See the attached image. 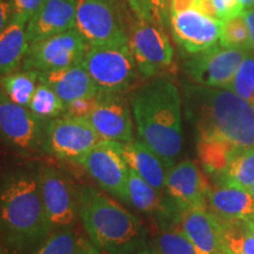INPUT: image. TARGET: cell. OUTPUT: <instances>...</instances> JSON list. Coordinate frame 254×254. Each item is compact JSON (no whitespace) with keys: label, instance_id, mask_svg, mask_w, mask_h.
Instances as JSON below:
<instances>
[{"label":"cell","instance_id":"obj_13","mask_svg":"<svg viewBox=\"0 0 254 254\" xmlns=\"http://www.w3.org/2000/svg\"><path fill=\"white\" fill-rule=\"evenodd\" d=\"M38 174L50 231L71 228L79 217L77 190L68 178L56 168L41 166Z\"/></svg>","mask_w":254,"mask_h":254},{"label":"cell","instance_id":"obj_32","mask_svg":"<svg viewBox=\"0 0 254 254\" xmlns=\"http://www.w3.org/2000/svg\"><path fill=\"white\" fill-rule=\"evenodd\" d=\"M44 0H9L12 19L28 23Z\"/></svg>","mask_w":254,"mask_h":254},{"label":"cell","instance_id":"obj_33","mask_svg":"<svg viewBox=\"0 0 254 254\" xmlns=\"http://www.w3.org/2000/svg\"><path fill=\"white\" fill-rule=\"evenodd\" d=\"M95 103H97V95L94 97L79 98L69 103L66 106V113L73 117H85L87 118L90 113L93 111Z\"/></svg>","mask_w":254,"mask_h":254},{"label":"cell","instance_id":"obj_37","mask_svg":"<svg viewBox=\"0 0 254 254\" xmlns=\"http://www.w3.org/2000/svg\"><path fill=\"white\" fill-rule=\"evenodd\" d=\"M11 4H9V1H7V0H0V33L11 23Z\"/></svg>","mask_w":254,"mask_h":254},{"label":"cell","instance_id":"obj_16","mask_svg":"<svg viewBox=\"0 0 254 254\" xmlns=\"http://www.w3.org/2000/svg\"><path fill=\"white\" fill-rule=\"evenodd\" d=\"M103 139L128 142L133 135L132 110L124 93H98L97 103L87 117Z\"/></svg>","mask_w":254,"mask_h":254},{"label":"cell","instance_id":"obj_10","mask_svg":"<svg viewBox=\"0 0 254 254\" xmlns=\"http://www.w3.org/2000/svg\"><path fill=\"white\" fill-rule=\"evenodd\" d=\"M88 49L75 28L30 44L23 69L53 72L82 64Z\"/></svg>","mask_w":254,"mask_h":254},{"label":"cell","instance_id":"obj_34","mask_svg":"<svg viewBox=\"0 0 254 254\" xmlns=\"http://www.w3.org/2000/svg\"><path fill=\"white\" fill-rule=\"evenodd\" d=\"M172 0H150L154 23L165 28L170 25V7Z\"/></svg>","mask_w":254,"mask_h":254},{"label":"cell","instance_id":"obj_25","mask_svg":"<svg viewBox=\"0 0 254 254\" xmlns=\"http://www.w3.org/2000/svg\"><path fill=\"white\" fill-rule=\"evenodd\" d=\"M38 82L39 72L31 69L9 73L0 78V86L8 95L9 99L24 107H28Z\"/></svg>","mask_w":254,"mask_h":254},{"label":"cell","instance_id":"obj_9","mask_svg":"<svg viewBox=\"0 0 254 254\" xmlns=\"http://www.w3.org/2000/svg\"><path fill=\"white\" fill-rule=\"evenodd\" d=\"M98 186L127 202V179L129 167L124 157L122 142L101 139L77 161Z\"/></svg>","mask_w":254,"mask_h":254},{"label":"cell","instance_id":"obj_36","mask_svg":"<svg viewBox=\"0 0 254 254\" xmlns=\"http://www.w3.org/2000/svg\"><path fill=\"white\" fill-rule=\"evenodd\" d=\"M77 254H104L90 240V238H77Z\"/></svg>","mask_w":254,"mask_h":254},{"label":"cell","instance_id":"obj_1","mask_svg":"<svg viewBox=\"0 0 254 254\" xmlns=\"http://www.w3.org/2000/svg\"><path fill=\"white\" fill-rule=\"evenodd\" d=\"M186 116L198 140H219L241 150L254 147V105L227 88L184 84Z\"/></svg>","mask_w":254,"mask_h":254},{"label":"cell","instance_id":"obj_19","mask_svg":"<svg viewBox=\"0 0 254 254\" xmlns=\"http://www.w3.org/2000/svg\"><path fill=\"white\" fill-rule=\"evenodd\" d=\"M207 207L221 221H247L254 219V195L238 187L218 186L209 190Z\"/></svg>","mask_w":254,"mask_h":254},{"label":"cell","instance_id":"obj_21","mask_svg":"<svg viewBox=\"0 0 254 254\" xmlns=\"http://www.w3.org/2000/svg\"><path fill=\"white\" fill-rule=\"evenodd\" d=\"M122 147L128 167L135 171L154 189L164 192L170 167L163 159L139 138L128 142H122Z\"/></svg>","mask_w":254,"mask_h":254},{"label":"cell","instance_id":"obj_11","mask_svg":"<svg viewBox=\"0 0 254 254\" xmlns=\"http://www.w3.org/2000/svg\"><path fill=\"white\" fill-rule=\"evenodd\" d=\"M0 138L15 151L36 152L44 148L45 127L27 107L9 99L0 86Z\"/></svg>","mask_w":254,"mask_h":254},{"label":"cell","instance_id":"obj_38","mask_svg":"<svg viewBox=\"0 0 254 254\" xmlns=\"http://www.w3.org/2000/svg\"><path fill=\"white\" fill-rule=\"evenodd\" d=\"M190 7L199 8V0H172L170 7V15Z\"/></svg>","mask_w":254,"mask_h":254},{"label":"cell","instance_id":"obj_35","mask_svg":"<svg viewBox=\"0 0 254 254\" xmlns=\"http://www.w3.org/2000/svg\"><path fill=\"white\" fill-rule=\"evenodd\" d=\"M126 2L128 4L135 18L141 19V20L153 21L154 23L150 0H126Z\"/></svg>","mask_w":254,"mask_h":254},{"label":"cell","instance_id":"obj_2","mask_svg":"<svg viewBox=\"0 0 254 254\" xmlns=\"http://www.w3.org/2000/svg\"><path fill=\"white\" fill-rule=\"evenodd\" d=\"M131 110L139 139L168 167L176 165L183 148V103L176 85L152 78L133 94Z\"/></svg>","mask_w":254,"mask_h":254},{"label":"cell","instance_id":"obj_28","mask_svg":"<svg viewBox=\"0 0 254 254\" xmlns=\"http://www.w3.org/2000/svg\"><path fill=\"white\" fill-rule=\"evenodd\" d=\"M219 44L228 49L252 51L249 30L243 15H237L222 21Z\"/></svg>","mask_w":254,"mask_h":254},{"label":"cell","instance_id":"obj_5","mask_svg":"<svg viewBox=\"0 0 254 254\" xmlns=\"http://www.w3.org/2000/svg\"><path fill=\"white\" fill-rule=\"evenodd\" d=\"M82 65L100 93H125L140 74L128 44L90 46Z\"/></svg>","mask_w":254,"mask_h":254},{"label":"cell","instance_id":"obj_43","mask_svg":"<svg viewBox=\"0 0 254 254\" xmlns=\"http://www.w3.org/2000/svg\"><path fill=\"white\" fill-rule=\"evenodd\" d=\"M0 254H6L5 250L2 249V246H1V243H0Z\"/></svg>","mask_w":254,"mask_h":254},{"label":"cell","instance_id":"obj_29","mask_svg":"<svg viewBox=\"0 0 254 254\" xmlns=\"http://www.w3.org/2000/svg\"><path fill=\"white\" fill-rule=\"evenodd\" d=\"M154 247L158 254H195L192 244L180 227L164 228L155 238Z\"/></svg>","mask_w":254,"mask_h":254},{"label":"cell","instance_id":"obj_42","mask_svg":"<svg viewBox=\"0 0 254 254\" xmlns=\"http://www.w3.org/2000/svg\"><path fill=\"white\" fill-rule=\"evenodd\" d=\"M249 190V192H250V193H252V194L254 195V183H253V185H252V186H251V187H250V189H249V190Z\"/></svg>","mask_w":254,"mask_h":254},{"label":"cell","instance_id":"obj_44","mask_svg":"<svg viewBox=\"0 0 254 254\" xmlns=\"http://www.w3.org/2000/svg\"><path fill=\"white\" fill-rule=\"evenodd\" d=\"M224 254H233V253H231L230 251H228L226 247H225V251H224Z\"/></svg>","mask_w":254,"mask_h":254},{"label":"cell","instance_id":"obj_27","mask_svg":"<svg viewBox=\"0 0 254 254\" xmlns=\"http://www.w3.org/2000/svg\"><path fill=\"white\" fill-rule=\"evenodd\" d=\"M221 224L225 247L231 253L254 254V234L247 228L245 221H221Z\"/></svg>","mask_w":254,"mask_h":254},{"label":"cell","instance_id":"obj_23","mask_svg":"<svg viewBox=\"0 0 254 254\" xmlns=\"http://www.w3.org/2000/svg\"><path fill=\"white\" fill-rule=\"evenodd\" d=\"M243 151L236 146L219 140H198V155L205 172L215 178L220 174L232 159Z\"/></svg>","mask_w":254,"mask_h":254},{"label":"cell","instance_id":"obj_15","mask_svg":"<svg viewBox=\"0 0 254 254\" xmlns=\"http://www.w3.org/2000/svg\"><path fill=\"white\" fill-rule=\"evenodd\" d=\"M211 189L196 164L190 159L173 165L167 173L165 192L180 215L190 209L207 207Z\"/></svg>","mask_w":254,"mask_h":254},{"label":"cell","instance_id":"obj_31","mask_svg":"<svg viewBox=\"0 0 254 254\" xmlns=\"http://www.w3.org/2000/svg\"><path fill=\"white\" fill-rule=\"evenodd\" d=\"M30 254H77V238L71 228L53 231Z\"/></svg>","mask_w":254,"mask_h":254},{"label":"cell","instance_id":"obj_41","mask_svg":"<svg viewBox=\"0 0 254 254\" xmlns=\"http://www.w3.org/2000/svg\"><path fill=\"white\" fill-rule=\"evenodd\" d=\"M245 224H246L247 228H249V230L254 234V219H251V220L245 221Z\"/></svg>","mask_w":254,"mask_h":254},{"label":"cell","instance_id":"obj_12","mask_svg":"<svg viewBox=\"0 0 254 254\" xmlns=\"http://www.w3.org/2000/svg\"><path fill=\"white\" fill-rule=\"evenodd\" d=\"M249 52L247 50L228 49L217 44L211 49L190 55L184 63V71L194 84L227 88Z\"/></svg>","mask_w":254,"mask_h":254},{"label":"cell","instance_id":"obj_22","mask_svg":"<svg viewBox=\"0 0 254 254\" xmlns=\"http://www.w3.org/2000/svg\"><path fill=\"white\" fill-rule=\"evenodd\" d=\"M25 24L11 19V23L0 33V78L15 72L23 65L28 49Z\"/></svg>","mask_w":254,"mask_h":254},{"label":"cell","instance_id":"obj_45","mask_svg":"<svg viewBox=\"0 0 254 254\" xmlns=\"http://www.w3.org/2000/svg\"><path fill=\"white\" fill-rule=\"evenodd\" d=\"M253 1H254V0H253Z\"/></svg>","mask_w":254,"mask_h":254},{"label":"cell","instance_id":"obj_40","mask_svg":"<svg viewBox=\"0 0 254 254\" xmlns=\"http://www.w3.org/2000/svg\"><path fill=\"white\" fill-rule=\"evenodd\" d=\"M131 254H158V252H157V250H155L154 246H150L147 244V245L141 247V249L136 250L135 252H133Z\"/></svg>","mask_w":254,"mask_h":254},{"label":"cell","instance_id":"obj_39","mask_svg":"<svg viewBox=\"0 0 254 254\" xmlns=\"http://www.w3.org/2000/svg\"><path fill=\"white\" fill-rule=\"evenodd\" d=\"M244 19H245V23L247 25V30H249L250 34V41H251V47L254 51V6L250 8H245L244 12L241 13Z\"/></svg>","mask_w":254,"mask_h":254},{"label":"cell","instance_id":"obj_4","mask_svg":"<svg viewBox=\"0 0 254 254\" xmlns=\"http://www.w3.org/2000/svg\"><path fill=\"white\" fill-rule=\"evenodd\" d=\"M77 194L79 219L104 254H131L147 245V231L134 213L94 187H79Z\"/></svg>","mask_w":254,"mask_h":254},{"label":"cell","instance_id":"obj_20","mask_svg":"<svg viewBox=\"0 0 254 254\" xmlns=\"http://www.w3.org/2000/svg\"><path fill=\"white\" fill-rule=\"evenodd\" d=\"M39 80L49 85L66 106L79 98L99 93L82 64L53 72H39Z\"/></svg>","mask_w":254,"mask_h":254},{"label":"cell","instance_id":"obj_26","mask_svg":"<svg viewBox=\"0 0 254 254\" xmlns=\"http://www.w3.org/2000/svg\"><path fill=\"white\" fill-rule=\"evenodd\" d=\"M27 109L44 123L66 113V105L63 103L58 94L49 85L40 80Z\"/></svg>","mask_w":254,"mask_h":254},{"label":"cell","instance_id":"obj_17","mask_svg":"<svg viewBox=\"0 0 254 254\" xmlns=\"http://www.w3.org/2000/svg\"><path fill=\"white\" fill-rule=\"evenodd\" d=\"M179 224L180 230L192 244L195 254H224L222 224L208 207L185 212Z\"/></svg>","mask_w":254,"mask_h":254},{"label":"cell","instance_id":"obj_30","mask_svg":"<svg viewBox=\"0 0 254 254\" xmlns=\"http://www.w3.org/2000/svg\"><path fill=\"white\" fill-rule=\"evenodd\" d=\"M227 90L254 105V53L252 51H250L241 62Z\"/></svg>","mask_w":254,"mask_h":254},{"label":"cell","instance_id":"obj_18","mask_svg":"<svg viewBox=\"0 0 254 254\" xmlns=\"http://www.w3.org/2000/svg\"><path fill=\"white\" fill-rule=\"evenodd\" d=\"M75 8L77 0H44L27 23L28 45L74 28Z\"/></svg>","mask_w":254,"mask_h":254},{"label":"cell","instance_id":"obj_8","mask_svg":"<svg viewBox=\"0 0 254 254\" xmlns=\"http://www.w3.org/2000/svg\"><path fill=\"white\" fill-rule=\"evenodd\" d=\"M128 47L144 78L158 77L172 65L171 41L164 28L153 21L135 18L128 30Z\"/></svg>","mask_w":254,"mask_h":254},{"label":"cell","instance_id":"obj_24","mask_svg":"<svg viewBox=\"0 0 254 254\" xmlns=\"http://www.w3.org/2000/svg\"><path fill=\"white\" fill-rule=\"evenodd\" d=\"M214 180L218 186L249 190L254 183V147L243 151L232 159L227 167Z\"/></svg>","mask_w":254,"mask_h":254},{"label":"cell","instance_id":"obj_6","mask_svg":"<svg viewBox=\"0 0 254 254\" xmlns=\"http://www.w3.org/2000/svg\"><path fill=\"white\" fill-rule=\"evenodd\" d=\"M74 28L88 47L128 44L119 0H77Z\"/></svg>","mask_w":254,"mask_h":254},{"label":"cell","instance_id":"obj_14","mask_svg":"<svg viewBox=\"0 0 254 254\" xmlns=\"http://www.w3.org/2000/svg\"><path fill=\"white\" fill-rule=\"evenodd\" d=\"M173 39L189 55L202 52L217 45L220 39L222 20L190 7L170 15Z\"/></svg>","mask_w":254,"mask_h":254},{"label":"cell","instance_id":"obj_3","mask_svg":"<svg viewBox=\"0 0 254 254\" xmlns=\"http://www.w3.org/2000/svg\"><path fill=\"white\" fill-rule=\"evenodd\" d=\"M51 233L39 174L15 171L0 179V234L14 254H30Z\"/></svg>","mask_w":254,"mask_h":254},{"label":"cell","instance_id":"obj_7","mask_svg":"<svg viewBox=\"0 0 254 254\" xmlns=\"http://www.w3.org/2000/svg\"><path fill=\"white\" fill-rule=\"evenodd\" d=\"M101 139L87 118L63 114L47 122L43 150L59 160L77 164Z\"/></svg>","mask_w":254,"mask_h":254}]
</instances>
